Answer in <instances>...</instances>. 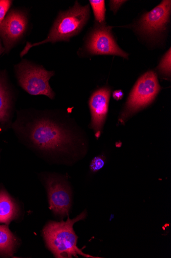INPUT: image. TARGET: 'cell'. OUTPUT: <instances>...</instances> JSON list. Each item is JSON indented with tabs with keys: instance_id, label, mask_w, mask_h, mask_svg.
I'll return each mask as SVG.
<instances>
[{
	"instance_id": "6da1fadb",
	"label": "cell",
	"mask_w": 171,
	"mask_h": 258,
	"mask_svg": "<svg viewBox=\"0 0 171 258\" xmlns=\"http://www.w3.org/2000/svg\"><path fill=\"white\" fill-rule=\"evenodd\" d=\"M14 128L24 144L44 156L70 153L82 141L79 131L49 112L30 113Z\"/></svg>"
},
{
	"instance_id": "7a4b0ae2",
	"label": "cell",
	"mask_w": 171,
	"mask_h": 258,
	"mask_svg": "<svg viewBox=\"0 0 171 258\" xmlns=\"http://www.w3.org/2000/svg\"><path fill=\"white\" fill-rule=\"evenodd\" d=\"M86 216L85 210L75 219L68 218L66 222L52 221L44 227L43 234L46 245L56 257H77L79 255L86 257H99L86 254L77 246L78 237L73 227L76 223L85 219Z\"/></svg>"
},
{
	"instance_id": "3957f363",
	"label": "cell",
	"mask_w": 171,
	"mask_h": 258,
	"mask_svg": "<svg viewBox=\"0 0 171 258\" xmlns=\"http://www.w3.org/2000/svg\"><path fill=\"white\" fill-rule=\"evenodd\" d=\"M89 17L88 6L82 7L78 2L67 11L61 12L55 22L47 38L39 43H28L21 55L27 54L33 46L57 41H68L72 37L78 34L83 29Z\"/></svg>"
},
{
	"instance_id": "277c9868",
	"label": "cell",
	"mask_w": 171,
	"mask_h": 258,
	"mask_svg": "<svg viewBox=\"0 0 171 258\" xmlns=\"http://www.w3.org/2000/svg\"><path fill=\"white\" fill-rule=\"evenodd\" d=\"M161 89L154 72H148L142 76L130 94L120 116V122L124 123L130 116L151 104Z\"/></svg>"
},
{
	"instance_id": "5b68a950",
	"label": "cell",
	"mask_w": 171,
	"mask_h": 258,
	"mask_svg": "<svg viewBox=\"0 0 171 258\" xmlns=\"http://www.w3.org/2000/svg\"><path fill=\"white\" fill-rule=\"evenodd\" d=\"M42 67L24 62L17 68V78L20 86L31 95H43L54 99L55 94L50 85L54 76Z\"/></svg>"
},
{
	"instance_id": "8992f818",
	"label": "cell",
	"mask_w": 171,
	"mask_h": 258,
	"mask_svg": "<svg viewBox=\"0 0 171 258\" xmlns=\"http://www.w3.org/2000/svg\"><path fill=\"white\" fill-rule=\"evenodd\" d=\"M50 209L62 218L68 216L71 206L70 189L67 183L57 175L49 174L44 178Z\"/></svg>"
},
{
	"instance_id": "52a82bcc",
	"label": "cell",
	"mask_w": 171,
	"mask_h": 258,
	"mask_svg": "<svg viewBox=\"0 0 171 258\" xmlns=\"http://www.w3.org/2000/svg\"><path fill=\"white\" fill-rule=\"evenodd\" d=\"M171 10L170 0H164L151 11L143 15L137 23V29L146 37L155 39L163 33L168 24Z\"/></svg>"
},
{
	"instance_id": "ba28073f",
	"label": "cell",
	"mask_w": 171,
	"mask_h": 258,
	"mask_svg": "<svg viewBox=\"0 0 171 258\" xmlns=\"http://www.w3.org/2000/svg\"><path fill=\"white\" fill-rule=\"evenodd\" d=\"M112 27L101 25L92 32L86 48L91 55H115L128 59V54L121 50L111 33Z\"/></svg>"
},
{
	"instance_id": "9c48e42d",
	"label": "cell",
	"mask_w": 171,
	"mask_h": 258,
	"mask_svg": "<svg viewBox=\"0 0 171 258\" xmlns=\"http://www.w3.org/2000/svg\"><path fill=\"white\" fill-rule=\"evenodd\" d=\"M110 94L111 90L109 88H102L94 92L90 99L91 113L90 127L93 130L97 138L100 136L106 119Z\"/></svg>"
},
{
	"instance_id": "30bf717a",
	"label": "cell",
	"mask_w": 171,
	"mask_h": 258,
	"mask_svg": "<svg viewBox=\"0 0 171 258\" xmlns=\"http://www.w3.org/2000/svg\"><path fill=\"white\" fill-rule=\"evenodd\" d=\"M27 19L22 13L11 12L0 23V36L9 47L19 40L25 33L27 28Z\"/></svg>"
},
{
	"instance_id": "8fae6325",
	"label": "cell",
	"mask_w": 171,
	"mask_h": 258,
	"mask_svg": "<svg viewBox=\"0 0 171 258\" xmlns=\"http://www.w3.org/2000/svg\"><path fill=\"white\" fill-rule=\"evenodd\" d=\"M20 214V209L15 200L3 187L0 189V223L9 225Z\"/></svg>"
},
{
	"instance_id": "7c38bea8",
	"label": "cell",
	"mask_w": 171,
	"mask_h": 258,
	"mask_svg": "<svg viewBox=\"0 0 171 258\" xmlns=\"http://www.w3.org/2000/svg\"><path fill=\"white\" fill-rule=\"evenodd\" d=\"M19 245L17 238L8 225H0V257L13 256Z\"/></svg>"
},
{
	"instance_id": "4fadbf2b",
	"label": "cell",
	"mask_w": 171,
	"mask_h": 258,
	"mask_svg": "<svg viewBox=\"0 0 171 258\" xmlns=\"http://www.w3.org/2000/svg\"><path fill=\"white\" fill-rule=\"evenodd\" d=\"M11 100L8 90L0 78V125L6 124L10 119Z\"/></svg>"
},
{
	"instance_id": "5bb4252c",
	"label": "cell",
	"mask_w": 171,
	"mask_h": 258,
	"mask_svg": "<svg viewBox=\"0 0 171 258\" xmlns=\"http://www.w3.org/2000/svg\"><path fill=\"white\" fill-rule=\"evenodd\" d=\"M92 8L95 20L100 23H103L105 20L106 8L104 0H91L89 2Z\"/></svg>"
},
{
	"instance_id": "9a60e30c",
	"label": "cell",
	"mask_w": 171,
	"mask_h": 258,
	"mask_svg": "<svg viewBox=\"0 0 171 258\" xmlns=\"http://www.w3.org/2000/svg\"><path fill=\"white\" fill-rule=\"evenodd\" d=\"M170 48H169L161 59L157 68L158 72L162 76L166 77H170Z\"/></svg>"
},
{
	"instance_id": "2e32d148",
	"label": "cell",
	"mask_w": 171,
	"mask_h": 258,
	"mask_svg": "<svg viewBox=\"0 0 171 258\" xmlns=\"http://www.w3.org/2000/svg\"><path fill=\"white\" fill-rule=\"evenodd\" d=\"M105 162L106 158L103 155L94 158L90 163V170L93 173L98 172L104 167Z\"/></svg>"
},
{
	"instance_id": "e0dca14e",
	"label": "cell",
	"mask_w": 171,
	"mask_h": 258,
	"mask_svg": "<svg viewBox=\"0 0 171 258\" xmlns=\"http://www.w3.org/2000/svg\"><path fill=\"white\" fill-rule=\"evenodd\" d=\"M12 3V2L9 0H0V23L5 19Z\"/></svg>"
},
{
	"instance_id": "ac0fdd59",
	"label": "cell",
	"mask_w": 171,
	"mask_h": 258,
	"mask_svg": "<svg viewBox=\"0 0 171 258\" xmlns=\"http://www.w3.org/2000/svg\"><path fill=\"white\" fill-rule=\"evenodd\" d=\"M126 2H127L123 0H111L109 2L110 10L116 14L119 8Z\"/></svg>"
},
{
	"instance_id": "d6986e66",
	"label": "cell",
	"mask_w": 171,
	"mask_h": 258,
	"mask_svg": "<svg viewBox=\"0 0 171 258\" xmlns=\"http://www.w3.org/2000/svg\"><path fill=\"white\" fill-rule=\"evenodd\" d=\"M124 93L120 90H116L113 93V97L116 101H119L123 99Z\"/></svg>"
},
{
	"instance_id": "ffe728a7",
	"label": "cell",
	"mask_w": 171,
	"mask_h": 258,
	"mask_svg": "<svg viewBox=\"0 0 171 258\" xmlns=\"http://www.w3.org/2000/svg\"><path fill=\"white\" fill-rule=\"evenodd\" d=\"M1 44H0V51H1Z\"/></svg>"
}]
</instances>
